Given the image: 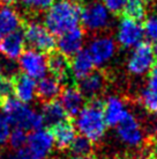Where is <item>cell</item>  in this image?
I'll return each instance as SVG.
<instances>
[{"mask_svg":"<svg viewBox=\"0 0 157 159\" xmlns=\"http://www.w3.org/2000/svg\"><path fill=\"white\" fill-rule=\"evenodd\" d=\"M14 97L23 103H30L37 97V81L27 75H16L13 79Z\"/></svg>","mask_w":157,"mask_h":159,"instance_id":"obj_13","label":"cell"},{"mask_svg":"<svg viewBox=\"0 0 157 159\" xmlns=\"http://www.w3.org/2000/svg\"><path fill=\"white\" fill-rule=\"evenodd\" d=\"M122 12L127 18L141 21L147 15V0H126Z\"/></svg>","mask_w":157,"mask_h":159,"instance_id":"obj_24","label":"cell"},{"mask_svg":"<svg viewBox=\"0 0 157 159\" xmlns=\"http://www.w3.org/2000/svg\"><path fill=\"white\" fill-rule=\"evenodd\" d=\"M117 135L119 139L131 148H136L142 144L144 139L143 130L139 121L132 113H128L117 127Z\"/></svg>","mask_w":157,"mask_h":159,"instance_id":"obj_10","label":"cell"},{"mask_svg":"<svg viewBox=\"0 0 157 159\" xmlns=\"http://www.w3.org/2000/svg\"><path fill=\"white\" fill-rule=\"evenodd\" d=\"M140 100L142 106L149 113L157 115V89H150L147 86L140 94Z\"/></svg>","mask_w":157,"mask_h":159,"instance_id":"obj_26","label":"cell"},{"mask_svg":"<svg viewBox=\"0 0 157 159\" xmlns=\"http://www.w3.org/2000/svg\"><path fill=\"white\" fill-rule=\"evenodd\" d=\"M13 93V80L1 75L0 77V101L5 98L9 97Z\"/></svg>","mask_w":157,"mask_h":159,"instance_id":"obj_31","label":"cell"},{"mask_svg":"<svg viewBox=\"0 0 157 159\" xmlns=\"http://www.w3.org/2000/svg\"><path fill=\"white\" fill-rule=\"evenodd\" d=\"M1 159H18V157H16L15 153H11V155H6L4 158H1Z\"/></svg>","mask_w":157,"mask_h":159,"instance_id":"obj_36","label":"cell"},{"mask_svg":"<svg viewBox=\"0 0 157 159\" xmlns=\"http://www.w3.org/2000/svg\"><path fill=\"white\" fill-rule=\"evenodd\" d=\"M0 44H1V37H0Z\"/></svg>","mask_w":157,"mask_h":159,"instance_id":"obj_41","label":"cell"},{"mask_svg":"<svg viewBox=\"0 0 157 159\" xmlns=\"http://www.w3.org/2000/svg\"><path fill=\"white\" fill-rule=\"evenodd\" d=\"M74 125L80 135L87 137L92 143L100 142L105 135L108 124L105 122L103 102L92 99L75 115Z\"/></svg>","mask_w":157,"mask_h":159,"instance_id":"obj_2","label":"cell"},{"mask_svg":"<svg viewBox=\"0 0 157 159\" xmlns=\"http://www.w3.org/2000/svg\"><path fill=\"white\" fill-rule=\"evenodd\" d=\"M15 155H16L18 159H42L39 158V157H37V156H35L32 152H30L27 148H23L21 150L16 151Z\"/></svg>","mask_w":157,"mask_h":159,"instance_id":"obj_34","label":"cell"},{"mask_svg":"<svg viewBox=\"0 0 157 159\" xmlns=\"http://www.w3.org/2000/svg\"><path fill=\"white\" fill-rule=\"evenodd\" d=\"M153 49H154V53H155V57H156V59H157V42H155Z\"/></svg>","mask_w":157,"mask_h":159,"instance_id":"obj_38","label":"cell"},{"mask_svg":"<svg viewBox=\"0 0 157 159\" xmlns=\"http://www.w3.org/2000/svg\"><path fill=\"white\" fill-rule=\"evenodd\" d=\"M68 1H73V2H75V1H78V0H68Z\"/></svg>","mask_w":157,"mask_h":159,"instance_id":"obj_40","label":"cell"},{"mask_svg":"<svg viewBox=\"0 0 157 159\" xmlns=\"http://www.w3.org/2000/svg\"><path fill=\"white\" fill-rule=\"evenodd\" d=\"M54 146V139L51 130L42 128L29 134L26 148L39 158L46 159L52 153Z\"/></svg>","mask_w":157,"mask_h":159,"instance_id":"obj_11","label":"cell"},{"mask_svg":"<svg viewBox=\"0 0 157 159\" xmlns=\"http://www.w3.org/2000/svg\"><path fill=\"white\" fill-rule=\"evenodd\" d=\"M70 155L73 157H83V156L91 155L92 152V142L89 141L87 137L82 136H76L74 141L72 142L70 145Z\"/></svg>","mask_w":157,"mask_h":159,"instance_id":"obj_25","label":"cell"},{"mask_svg":"<svg viewBox=\"0 0 157 159\" xmlns=\"http://www.w3.org/2000/svg\"><path fill=\"white\" fill-rule=\"evenodd\" d=\"M12 131V125L4 114H0V146L8 143V138Z\"/></svg>","mask_w":157,"mask_h":159,"instance_id":"obj_29","label":"cell"},{"mask_svg":"<svg viewBox=\"0 0 157 159\" xmlns=\"http://www.w3.org/2000/svg\"><path fill=\"white\" fill-rule=\"evenodd\" d=\"M2 73H4V64L0 62V77L2 75Z\"/></svg>","mask_w":157,"mask_h":159,"instance_id":"obj_39","label":"cell"},{"mask_svg":"<svg viewBox=\"0 0 157 159\" xmlns=\"http://www.w3.org/2000/svg\"><path fill=\"white\" fill-rule=\"evenodd\" d=\"M40 113L43 115L45 124H49L51 127L66 120V116H67L62 105L60 103V101H58L57 99L51 100V101H45Z\"/></svg>","mask_w":157,"mask_h":159,"instance_id":"obj_23","label":"cell"},{"mask_svg":"<svg viewBox=\"0 0 157 159\" xmlns=\"http://www.w3.org/2000/svg\"><path fill=\"white\" fill-rule=\"evenodd\" d=\"M56 0H22L27 8L32 11H46Z\"/></svg>","mask_w":157,"mask_h":159,"instance_id":"obj_30","label":"cell"},{"mask_svg":"<svg viewBox=\"0 0 157 159\" xmlns=\"http://www.w3.org/2000/svg\"><path fill=\"white\" fill-rule=\"evenodd\" d=\"M103 111L105 122L110 127H117L129 113L124 100L116 95H111L103 102Z\"/></svg>","mask_w":157,"mask_h":159,"instance_id":"obj_14","label":"cell"},{"mask_svg":"<svg viewBox=\"0 0 157 159\" xmlns=\"http://www.w3.org/2000/svg\"><path fill=\"white\" fill-rule=\"evenodd\" d=\"M51 133L54 139V145L58 149L64 150V149L70 148L72 142L76 137V128L72 122L64 120L56 125H53Z\"/></svg>","mask_w":157,"mask_h":159,"instance_id":"obj_18","label":"cell"},{"mask_svg":"<svg viewBox=\"0 0 157 159\" xmlns=\"http://www.w3.org/2000/svg\"><path fill=\"white\" fill-rule=\"evenodd\" d=\"M26 43L31 49L43 53L52 52L57 47L56 36L49 30L46 27L39 22L32 21L26 26L23 30Z\"/></svg>","mask_w":157,"mask_h":159,"instance_id":"obj_5","label":"cell"},{"mask_svg":"<svg viewBox=\"0 0 157 159\" xmlns=\"http://www.w3.org/2000/svg\"><path fill=\"white\" fill-rule=\"evenodd\" d=\"M148 87L154 89H157V64L154 65V67L149 72L148 77Z\"/></svg>","mask_w":157,"mask_h":159,"instance_id":"obj_33","label":"cell"},{"mask_svg":"<svg viewBox=\"0 0 157 159\" xmlns=\"http://www.w3.org/2000/svg\"><path fill=\"white\" fill-rule=\"evenodd\" d=\"M143 27V34L149 41L157 42V14H151L146 18Z\"/></svg>","mask_w":157,"mask_h":159,"instance_id":"obj_28","label":"cell"},{"mask_svg":"<svg viewBox=\"0 0 157 159\" xmlns=\"http://www.w3.org/2000/svg\"><path fill=\"white\" fill-rule=\"evenodd\" d=\"M87 51L91 56L95 66H104L113 58L117 42L109 35H97L89 42Z\"/></svg>","mask_w":157,"mask_h":159,"instance_id":"obj_9","label":"cell"},{"mask_svg":"<svg viewBox=\"0 0 157 159\" xmlns=\"http://www.w3.org/2000/svg\"><path fill=\"white\" fill-rule=\"evenodd\" d=\"M2 114L7 117L14 128L24 129L26 131H35L44 128L42 113L34 111L28 103H23L15 97H7L0 101Z\"/></svg>","mask_w":157,"mask_h":159,"instance_id":"obj_3","label":"cell"},{"mask_svg":"<svg viewBox=\"0 0 157 159\" xmlns=\"http://www.w3.org/2000/svg\"><path fill=\"white\" fill-rule=\"evenodd\" d=\"M103 4L111 13L118 14L124 11L126 0H103Z\"/></svg>","mask_w":157,"mask_h":159,"instance_id":"obj_32","label":"cell"},{"mask_svg":"<svg viewBox=\"0 0 157 159\" xmlns=\"http://www.w3.org/2000/svg\"><path fill=\"white\" fill-rule=\"evenodd\" d=\"M19 66L23 75H29L34 79H40L46 75L49 71L46 56L31 48L24 50L19 57Z\"/></svg>","mask_w":157,"mask_h":159,"instance_id":"obj_8","label":"cell"},{"mask_svg":"<svg viewBox=\"0 0 157 159\" xmlns=\"http://www.w3.org/2000/svg\"><path fill=\"white\" fill-rule=\"evenodd\" d=\"M95 69V63L87 50H81L70 62V75L76 80L83 79L84 77L90 75Z\"/></svg>","mask_w":157,"mask_h":159,"instance_id":"obj_19","label":"cell"},{"mask_svg":"<svg viewBox=\"0 0 157 159\" xmlns=\"http://www.w3.org/2000/svg\"><path fill=\"white\" fill-rule=\"evenodd\" d=\"M105 77L100 72L92 71L90 75L84 77L78 81V89L82 92L84 98L89 99H97L100 93L104 91Z\"/></svg>","mask_w":157,"mask_h":159,"instance_id":"obj_17","label":"cell"},{"mask_svg":"<svg viewBox=\"0 0 157 159\" xmlns=\"http://www.w3.org/2000/svg\"><path fill=\"white\" fill-rule=\"evenodd\" d=\"M48 69L56 78L64 81L70 75V63L68 57L60 52H51L48 58Z\"/></svg>","mask_w":157,"mask_h":159,"instance_id":"obj_22","label":"cell"},{"mask_svg":"<svg viewBox=\"0 0 157 159\" xmlns=\"http://www.w3.org/2000/svg\"><path fill=\"white\" fill-rule=\"evenodd\" d=\"M26 40L23 31H14L9 35L4 36L0 44V52L11 61L19 59V57L24 51Z\"/></svg>","mask_w":157,"mask_h":159,"instance_id":"obj_16","label":"cell"},{"mask_svg":"<svg viewBox=\"0 0 157 159\" xmlns=\"http://www.w3.org/2000/svg\"><path fill=\"white\" fill-rule=\"evenodd\" d=\"M28 136H29V134L24 129L14 128L11 131V135H9L8 138L9 146L15 151H19L23 148H26L27 142H28Z\"/></svg>","mask_w":157,"mask_h":159,"instance_id":"obj_27","label":"cell"},{"mask_svg":"<svg viewBox=\"0 0 157 159\" xmlns=\"http://www.w3.org/2000/svg\"><path fill=\"white\" fill-rule=\"evenodd\" d=\"M60 103L65 109L66 114L75 116L86 105L84 95L73 85H68L60 93Z\"/></svg>","mask_w":157,"mask_h":159,"instance_id":"obj_15","label":"cell"},{"mask_svg":"<svg viewBox=\"0 0 157 159\" xmlns=\"http://www.w3.org/2000/svg\"><path fill=\"white\" fill-rule=\"evenodd\" d=\"M21 23V16L16 9L9 5H4L0 7V37L18 31Z\"/></svg>","mask_w":157,"mask_h":159,"instance_id":"obj_20","label":"cell"},{"mask_svg":"<svg viewBox=\"0 0 157 159\" xmlns=\"http://www.w3.org/2000/svg\"><path fill=\"white\" fill-rule=\"evenodd\" d=\"M143 37V27L140 21L127 16H124L119 21L116 30V41L120 47L133 49L142 42Z\"/></svg>","mask_w":157,"mask_h":159,"instance_id":"obj_7","label":"cell"},{"mask_svg":"<svg viewBox=\"0 0 157 159\" xmlns=\"http://www.w3.org/2000/svg\"><path fill=\"white\" fill-rule=\"evenodd\" d=\"M81 21V7L68 0H57L48 9L44 16V26L54 36L78 27Z\"/></svg>","mask_w":157,"mask_h":159,"instance_id":"obj_1","label":"cell"},{"mask_svg":"<svg viewBox=\"0 0 157 159\" xmlns=\"http://www.w3.org/2000/svg\"><path fill=\"white\" fill-rule=\"evenodd\" d=\"M61 81L54 75H44L37 83V97L43 101L56 100L61 93Z\"/></svg>","mask_w":157,"mask_h":159,"instance_id":"obj_21","label":"cell"},{"mask_svg":"<svg viewBox=\"0 0 157 159\" xmlns=\"http://www.w3.org/2000/svg\"><path fill=\"white\" fill-rule=\"evenodd\" d=\"M150 159H157V158H150Z\"/></svg>","mask_w":157,"mask_h":159,"instance_id":"obj_42","label":"cell"},{"mask_svg":"<svg viewBox=\"0 0 157 159\" xmlns=\"http://www.w3.org/2000/svg\"><path fill=\"white\" fill-rule=\"evenodd\" d=\"M156 57L153 47L148 42H141L133 48L131 56L127 61V70L133 75H144L149 73L156 64Z\"/></svg>","mask_w":157,"mask_h":159,"instance_id":"obj_6","label":"cell"},{"mask_svg":"<svg viewBox=\"0 0 157 159\" xmlns=\"http://www.w3.org/2000/svg\"><path fill=\"white\" fill-rule=\"evenodd\" d=\"M15 1H18V0H0V2L4 5H11L13 4V2H15Z\"/></svg>","mask_w":157,"mask_h":159,"instance_id":"obj_37","label":"cell"},{"mask_svg":"<svg viewBox=\"0 0 157 159\" xmlns=\"http://www.w3.org/2000/svg\"><path fill=\"white\" fill-rule=\"evenodd\" d=\"M84 41H86L84 30L78 27H75L73 29L59 35L57 40V48L59 52L70 58L82 50Z\"/></svg>","mask_w":157,"mask_h":159,"instance_id":"obj_12","label":"cell"},{"mask_svg":"<svg viewBox=\"0 0 157 159\" xmlns=\"http://www.w3.org/2000/svg\"><path fill=\"white\" fill-rule=\"evenodd\" d=\"M111 12L100 1H90L81 8L83 28L90 33H100L109 28L112 21Z\"/></svg>","mask_w":157,"mask_h":159,"instance_id":"obj_4","label":"cell"},{"mask_svg":"<svg viewBox=\"0 0 157 159\" xmlns=\"http://www.w3.org/2000/svg\"><path fill=\"white\" fill-rule=\"evenodd\" d=\"M72 159H98L95 155H88V156H83V157H73Z\"/></svg>","mask_w":157,"mask_h":159,"instance_id":"obj_35","label":"cell"}]
</instances>
